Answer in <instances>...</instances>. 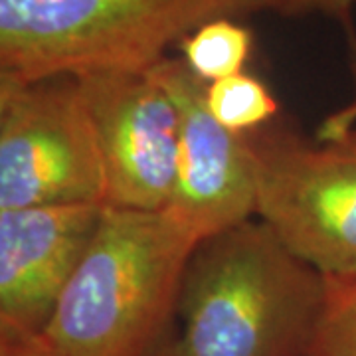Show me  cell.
<instances>
[{
  "label": "cell",
  "instance_id": "4",
  "mask_svg": "<svg viewBox=\"0 0 356 356\" xmlns=\"http://www.w3.org/2000/svg\"><path fill=\"white\" fill-rule=\"evenodd\" d=\"M255 216L327 280L356 277V127L332 140L248 135Z\"/></svg>",
  "mask_w": 356,
  "mask_h": 356
},
{
  "label": "cell",
  "instance_id": "6",
  "mask_svg": "<svg viewBox=\"0 0 356 356\" xmlns=\"http://www.w3.org/2000/svg\"><path fill=\"white\" fill-rule=\"evenodd\" d=\"M102 161L105 206L161 212L172 196L178 111L151 67L76 76Z\"/></svg>",
  "mask_w": 356,
  "mask_h": 356
},
{
  "label": "cell",
  "instance_id": "10",
  "mask_svg": "<svg viewBox=\"0 0 356 356\" xmlns=\"http://www.w3.org/2000/svg\"><path fill=\"white\" fill-rule=\"evenodd\" d=\"M206 105L220 125L238 135L261 127L280 111L266 83L243 72L208 83Z\"/></svg>",
  "mask_w": 356,
  "mask_h": 356
},
{
  "label": "cell",
  "instance_id": "11",
  "mask_svg": "<svg viewBox=\"0 0 356 356\" xmlns=\"http://www.w3.org/2000/svg\"><path fill=\"white\" fill-rule=\"evenodd\" d=\"M311 356H356V277L327 280Z\"/></svg>",
  "mask_w": 356,
  "mask_h": 356
},
{
  "label": "cell",
  "instance_id": "8",
  "mask_svg": "<svg viewBox=\"0 0 356 356\" xmlns=\"http://www.w3.org/2000/svg\"><path fill=\"white\" fill-rule=\"evenodd\" d=\"M105 204L0 210V337H36L99 226Z\"/></svg>",
  "mask_w": 356,
  "mask_h": 356
},
{
  "label": "cell",
  "instance_id": "12",
  "mask_svg": "<svg viewBox=\"0 0 356 356\" xmlns=\"http://www.w3.org/2000/svg\"><path fill=\"white\" fill-rule=\"evenodd\" d=\"M350 70L355 77V95L353 99L343 105L341 109L332 111L323 119L317 129V140H332L346 135L350 129L356 127V36L350 34Z\"/></svg>",
  "mask_w": 356,
  "mask_h": 356
},
{
  "label": "cell",
  "instance_id": "3",
  "mask_svg": "<svg viewBox=\"0 0 356 356\" xmlns=\"http://www.w3.org/2000/svg\"><path fill=\"white\" fill-rule=\"evenodd\" d=\"M259 10L267 0H0V76L147 70L206 22Z\"/></svg>",
  "mask_w": 356,
  "mask_h": 356
},
{
  "label": "cell",
  "instance_id": "15",
  "mask_svg": "<svg viewBox=\"0 0 356 356\" xmlns=\"http://www.w3.org/2000/svg\"><path fill=\"white\" fill-rule=\"evenodd\" d=\"M159 356H177V353H175V341L168 344V346H166L165 350H163Z\"/></svg>",
  "mask_w": 356,
  "mask_h": 356
},
{
  "label": "cell",
  "instance_id": "2",
  "mask_svg": "<svg viewBox=\"0 0 356 356\" xmlns=\"http://www.w3.org/2000/svg\"><path fill=\"white\" fill-rule=\"evenodd\" d=\"M327 277L261 220L198 243L178 301L177 356H311Z\"/></svg>",
  "mask_w": 356,
  "mask_h": 356
},
{
  "label": "cell",
  "instance_id": "9",
  "mask_svg": "<svg viewBox=\"0 0 356 356\" xmlns=\"http://www.w3.org/2000/svg\"><path fill=\"white\" fill-rule=\"evenodd\" d=\"M252 32L232 18H216L180 42L182 60L206 83L242 74L252 54Z\"/></svg>",
  "mask_w": 356,
  "mask_h": 356
},
{
  "label": "cell",
  "instance_id": "5",
  "mask_svg": "<svg viewBox=\"0 0 356 356\" xmlns=\"http://www.w3.org/2000/svg\"><path fill=\"white\" fill-rule=\"evenodd\" d=\"M103 200L97 140L76 76H0V210Z\"/></svg>",
  "mask_w": 356,
  "mask_h": 356
},
{
  "label": "cell",
  "instance_id": "1",
  "mask_svg": "<svg viewBox=\"0 0 356 356\" xmlns=\"http://www.w3.org/2000/svg\"><path fill=\"white\" fill-rule=\"evenodd\" d=\"M200 240L166 210L103 208L40 341L50 356H159Z\"/></svg>",
  "mask_w": 356,
  "mask_h": 356
},
{
  "label": "cell",
  "instance_id": "7",
  "mask_svg": "<svg viewBox=\"0 0 356 356\" xmlns=\"http://www.w3.org/2000/svg\"><path fill=\"white\" fill-rule=\"evenodd\" d=\"M151 72L178 111V163L166 212L204 242L255 216L257 180L248 135L220 125L206 105V81L184 60L163 58Z\"/></svg>",
  "mask_w": 356,
  "mask_h": 356
},
{
  "label": "cell",
  "instance_id": "13",
  "mask_svg": "<svg viewBox=\"0 0 356 356\" xmlns=\"http://www.w3.org/2000/svg\"><path fill=\"white\" fill-rule=\"evenodd\" d=\"M356 0H267V10L280 14L321 13L346 18Z\"/></svg>",
  "mask_w": 356,
  "mask_h": 356
},
{
  "label": "cell",
  "instance_id": "14",
  "mask_svg": "<svg viewBox=\"0 0 356 356\" xmlns=\"http://www.w3.org/2000/svg\"><path fill=\"white\" fill-rule=\"evenodd\" d=\"M0 356H50L36 337H0Z\"/></svg>",
  "mask_w": 356,
  "mask_h": 356
}]
</instances>
